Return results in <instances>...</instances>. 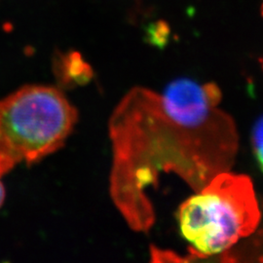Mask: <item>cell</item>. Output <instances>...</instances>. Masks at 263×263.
<instances>
[{
    "label": "cell",
    "instance_id": "obj_4",
    "mask_svg": "<svg viewBox=\"0 0 263 263\" xmlns=\"http://www.w3.org/2000/svg\"><path fill=\"white\" fill-rule=\"evenodd\" d=\"M57 67L65 76L64 79L66 82L71 80L77 83L87 82L92 76L91 67L82 60L81 55L76 52L62 57L58 62Z\"/></svg>",
    "mask_w": 263,
    "mask_h": 263
},
{
    "label": "cell",
    "instance_id": "obj_2",
    "mask_svg": "<svg viewBox=\"0 0 263 263\" xmlns=\"http://www.w3.org/2000/svg\"><path fill=\"white\" fill-rule=\"evenodd\" d=\"M178 220L186 260L263 261V203L247 175H216L179 206Z\"/></svg>",
    "mask_w": 263,
    "mask_h": 263
},
{
    "label": "cell",
    "instance_id": "obj_3",
    "mask_svg": "<svg viewBox=\"0 0 263 263\" xmlns=\"http://www.w3.org/2000/svg\"><path fill=\"white\" fill-rule=\"evenodd\" d=\"M78 120L56 87L26 85L0 101V178L62 148Z\"/></svg>",
    "mask_w": 263,
    "mask_h": 263
},
{
    "label": "cell",
    "instance_id": "obj_7",
    "mask_svg": "<svg viewBox=\"0 0 263 263\" xmlns=\"http://www.w3.org/2000/svg\"><path fill=\"white\" fill-rule=\"evenodd\" d=\"M261 15L263 16V3L262 5H261Z\"/></svg>",
    "mask_w": 263,
    "mask_h": 263
},
{
    "label": "cell",
    "instance_id": "obj_5",
    "mask_svg": "<svg viewBox=\"0 0 263 263\" xmlns=\"http://www.w3.org/2000/svg\"><path fill=\"white\" fill-rule=\"evenodd\" d=\"M252 145L255 160L263 173V115L256 120L253 127Z\"/></svg>",
    "mask_w": 263,
    "mask_h": 263
},
{
    "label": "cell",
    "instance_id": "obj_1",
    "mask_svg": "<svg viewBox=\"0 0 263 263\" xmlns=\"http://www.w3.org/2000/svg\"><path fill=\"white\" fill-rule=\"evenodd\" d=\"M221 100L216 83L179 78L162 94L134 87L114 108L109 193L133 231L147 233L155 223L147 193L161 173L176 174L197 192L233 168L239 133L232 116L218 107Z\"/></svg>",
    "mask_w": 263,
    "mask_h": 263
},
{
    "label": "cell",
    "instance_id": "obj_6",
    "mask_svg": "<svg viewBox=\"0 0 263 263\" xmlns=\"http://www.w3.org/2000/svg\"><path fill=\"white\" fill-rule=\"evenodd\" d=\"M5 196H6V191H5V187L3 185V183L0 180V208L3 205L4 200H5Z\"/></svg>",
    "mask_w": 263,
    "mask_h": 263
}]
</instances>
